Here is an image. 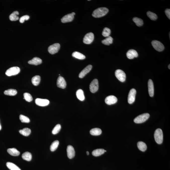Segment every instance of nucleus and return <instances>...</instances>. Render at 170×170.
Masks as SVG:
<instances>
[{
  "label": "nucleus",
  "mask_w": 170,
  "mask_h": 170,
  "mask_svg": "<svg viewBox=\"0 0 170 170\" xmlns=\"http://www.w3.org/2000/svg\"><path fill=\"white\" fill-rule=\"evenodd\" d=\"M136 93V90L134 89H132L130 90L128 96V102L129 103L131 104L134 102Z\"/></svg>",
  "instance_id": "obj_10"
},
{
  "label": "nucleus",
  "mask_w": 170,
  "mask_h": 170,
  "mask_svg": "<svg viewBox=\"0 0 170 170\" xmlns=\"http://www.w3.org/2000/svg\"><path fill=\"white\" fill-rule=\"evenodd\" d=\"M6 165L7 167L11 170H21L18 166L12 162H7Z\"/></svg>",
  "instance_id": "obj_30"
},
{
  "label": "nucleus",
  "mask_w": 170,
  "mask_h": 170,
  "mask_svg": "<svg viewBox=\"0 0 170 170\" xmlns=\"http://www.w3.org/2000/svg\"><path fill=\"white\" fill-rule=\"evenodd\" d=\"M148 92L150 96L153 97L154 95V87L153 81L152 79H150L148 80Z\"/></svg>",
  "instance_id": "obj_18"
},
{
  "label": "nucleus",
  "mask_w": 170,
  "mask_h": 170,
  "mask_svg": "<svg viewBox=\"0 0 170 170\" xmlns=\"http://www.w3.org/2000/svg\"><path fill=\"white\" fill-rule=\"evenodd\" d=\"M59 141L58 140L54 141L51 145L50 146L51 151L52 152H54V151H55L58 148V145H59Z\"/></svg>",
  "instance_id": "obj_34"
},
{
  "label": "nucleus",
  "mask_w": 170,
  "mask_h": 170,
  "mask_svg": "<svg viewBox=\"0 0 170 170\" xmlns=\"http://www.w3.org/2000/svg\"><path fill=\"white\" fill-rule=\"evenodd\" d=\"M94 38L93 33H88L84 36L83 39V42L85 44H90L92 43L94 40Z\"/></svg>",
  "instance_id": "obj_9"
},
{
  "label": "nucleus",
  "mask_w": 170,
  "mask_h": 170,
  "mask_svg": "<svg viewBox=\"0 0 170 170\" xmlns=\"http://www.w3.org/2000/svg\"><path fill=\"white\" fill-rule=\"evenodd\" d=\"M105 150L103 149H98L94 150L92 152V154L95 157H98L103 154L105 153Z\"/></svg>",
  "instance_id": "obj_22"
},
{
  "label": "nucleus",
  "mask_w": 170,
  "mask_h": 170,
  "mask_svg": "<svg viewBox=\"0 0 170 170\" xmlns=\"http://www.w3.org/2000/svg\"><path fill=\"white\" fill-rule=\"evenodd\" d=\"M4 93L6 95H10V96H14L17 95V91L15 89H10L5 90L4 91Z\"/></svg>",
  "instance_id": "obj_31"
},
{
  "label": "nucleus",
  "mask_w": 170,
  "mask_h": 170,
  "mask_svg": "<svg viewBox=\"0 0 170 170\" xmlns=\"http://www.w3.org/2000/svg\"><path fill=\"white\" fill-rule=\"evenodd\" d=\"M24 98L23 99H25L26 101L30 102L33 100V97L30 94L28 93H25L24 94Z\"/></svg>",
  "instance_id": "obj_37"
},
{
  "label": "nucleus",
  "mask_w": 170,
  "mask_h": 170,
  "mask_svg": "<svg viewBox=\"0 0 170 170\" xmlns=\"http://www.w3.org/2000/svg\"><path fill=\"white\" fill-rule=\"evenodd\" d=\"M61 128V126L60 125V124L57 125L53 129L52 131V133L53 135L56 134L60 131Z\"/></svg>",
  "instance_id": "obj_38"
},
{
  "label": "nucleus",
  "mask_w": 170,
  "mask_h": 170,
  "mask_svg": "<svg viewBox=\"0 0 170 170\" xmlns=\"http://www.w3.org/2000/svg\"><path fill=\"white\" fill-rule=\"evenodd\" d=\"M76 95L78 98L81 101H83L85 99L84 91L81 89H79L77 91Z\"/></svg>",
  "instance_id": "obj_21"
},
{
  "label": "nucleus",
  "mask_w": 170,
  "mask_h": 170,
  "mask_svg": "<svg viewBox=\"0 0 170 170\" xmlns=\"http://www.w3.org/2000/svg\"><path fill=\"white\" fill-rule=\"evenodd\" d=\"M117 98L114 95H110L107 97L105 99V102L106 104L109 105H111L115 104L117 102Z\"/></svg>",
  "instance_id": "obj_13"
},
{
  "label": "nucleus",
  "mask_w": 170,
  "mask_h": 170,
  "mask_svg": "<svg viewBox=\"0 0 170 170\" xmlns=\"http://www.w3.org/2000/svg\"><path fill=\"white\" fill-rule=\"evenodd\" d=\"M111 33V31L109 28H105L103 30L102 33V35L104 37L109 36Z\"/></svg>",
  "instance_id": "obj_36"
},
{
  "label": "nucleus",
  "mask_w": 170,
  "mask_h": 170,
  "mask_svg": "<svg viewBox=\"0 0 170 170\" xmlns=\"http://www.w3.org/2000/svg\"><path fill=\"white\" fill-rule=\"evenodd\" d=\"M67 152L68 157L70 159L74 158L75 155V151L74 147L71 145H69L67 148Z\"/></svg>",
  "instance_id": "obj_16"
},
{
  "label": "nucleus",
  "mask_w": 170,
  "mask_h": 170,
  "mask_svg": "<svg viewBox=\"0 0 170 170\" xmlns=\"http://www.w3.org/2000/svg\"><path fill=\"white\" fill-rule=\"evenodd\" d=\"M60 48V44L59 43H55L49 46L48 48V52L50 54H55L58 52Z\"/></svg>",
  "instance_id": "obj_7"
},
{
  "label": "nucleus",
  "mask_w": 170,
  "mask_h": 170,
  "mask_svg": "<svg viewBox=\"0 0 170 170\" xmlns=\"http://www.w3.org/2000/svg\"><path fill=\"white\" fill-rule=\"evenodd\" d=\"M2 129V126H1V124H0V131Z\"/></svg>",
  "instance_id": "obj_43"
},
{
  "label": "nucleus",
  "mask_w": 170,
  "mask_h": 170,
  "mask_svg": "<svg viewBox=\"0 0 170 170\" xmlns=\"http://www.w3.org/2000/svg\"><path fill=\"white\" fill-rule=\"evenodd\" d=\"M147 15L148 17L152 20H156L157 18V15L150 11H148L147 12Z\"/></svg>",
  "instance_id": "obj_35"
},
{
  "label": "nucleus",
  "mask_w": 170,
  "mask_h": 170,
  "mask_svg": "<svg viewBox=\"0 0 170 170\" xmlns=\"http://www.w3.org/2000/svg\"><path fill=\"white\" fill-rule=\"evenodd\" d=\"M35 102L37 105L40 106H47L49 103V101L47 99L37 98L36 99Z\"/></svg>",
  "instance_id": "obj_14"
},
{
  "label": "nucleus",
  "mask_w": 170,
  "mask_h": 170,
  "mask_svg": "<svg viewBox=\"0 0 170 170\" xmlns=\"http://www.w3.org/2000/svg\"><path fill=\"white\" fill-rule=\"evenodd\" d=\"M154 137L155 141L157 144H162L163 140V133L162 130L160 129H157L155 131Z\"/></svg>",
  "instance_id": "obj_2"
},
{
  "label": "nucleus",
  "mask_w": 170,
  "mask_h": 170,
  "mask_svg": "<svg viewBox=\"0 0 170 170\" xmlns=\"http://www.w3.org/2000/svg\"><path fill=\"white\" fill-rule=\"evenodd\" d=\"M20 69L17 67H12L8 69L6 72V74L8 76L17 75L20 73Z\"/></svg>",
  "instance_id": "obj_4"
},
{
  "label": "nucleus",
  "mask_w": 170,
  "mask_h": 170,
  "mask_svg": "<svg viewBox=\"0 0 170 170\" xmlns=\"http://www.w3.org/2000/svg\"><path fill=\"white\" fill-rule=\"evenodd\" d=\"M57 85L58 87L62 89L66 87V81L63 77L60 76L58 77L57 81Z\"/></svg>",
  "instance_id": "obj_12"
},
{
  "label": "nucleus",
  "mask_w": 170,
  "mask_h": 170,
  "mask_svg": "<svg viewBox=\"0 0 170 170\" xmlns=\"http://www.w3.org/2000/svg\"><path fill=\"white\" fill-rule=\"evenodd\" d=\"M137 146L139 149L142 152H144L147 149V146L146 144L142 141L138 142Z\"/></svg>",
  "instance_id": "obj_23"
},
{
  "label": "nucleus",
  "mask_w": 170,
  "mask_h": 170,
  "mask_svg": "<svg viewBox=\"0 0 170 170\" xmlns=\"http://www.w3.org/2000/svg\"><path fill=\"white\" fill-rule=\"evenodd\" d=\"M20 133L23 135V136H29L31 133V130L30 129L26 128L20 130L19 131Z\"/></svg>",
  "instance_id": "obj_27"
},
{
  "label": "nucleus",
  "mask_w": 170,
  "mask_h": 170,
  "mask_svg": "<svg viewBox=\"0 0 170 170\" xmlns=\"http://www.w3.org/2000/svg\"><path fill=\"white\" fill-rule=\"evenodd\" d=\"M170 64H169V65L168 66V68L169 69H170Z\"/></svg>",
  "instance_id": "obj_44"
},
{
  "label": "nucleus",
  "mask_w": 170,
  "mask_h": 170,
  "mask_svg": "<svg viewBox=\"0 0 170 170\" xmlns=\"http://www.w3.org/2000/svg\"><path fill=\"white\" fill-rule=\"evenodd\" d=\"M127 58L130 59H134L135 58H137L138 54L137 52L133 49H131L128 51L126 53Z\"/></svg>",
  "instance_id": "obj_15"
},
{
  "label": "nucleus",
  "mask_w": 170,
  "mask_h": 170,
  "mask_svg": "<svg viewBox=\"0 0 170 170\" xmlns=\"http://www.w3.org/2000/svg\"><path fill=\"white\" fill-rule=\"evenodd\" d=\"M99 88L98 81L97 79H95L92 81L90 85V91L92 93H95L97 91Z\"/></svg>",
  "instance_id": "obj_8"
},
{
  "label": "nucleus",
  "mask_w": 170,
  "mask_h": 170,
  "mask_svg": "<svg viewBox=\"0 0 170 170\" xmlns=\"http://www.w3.org/2000/svg\"><path fill=\"white\" fill-rule=\"evenodd\" d=\"M150 117L149 114L145 113L140 115L135 118L134 122L136 123L140 124L145 122Z\"/></svg>",
  "instance_id": "obj_3"
},
{
  "label": "nucleus",
  "mask_w": 170,
  "mask_h": 170,
  "mask_svg": "<svg viewBox=\"0 0 170 170\" xmlns=\"http://www.w3.org/2000/svg\"><path fill=\"white\" fill-rule=\"evenodd\" d=\"M152 44L153 47L157 51H162L164 49V46L159 41L156 40L152 41Z\"/></svg>",
  "instance_id": "obj_6"
},
{
  "label": "nucleus",
  "mask_w": 170,
  "mask_h": 170,
  "mask_svg": "<svg viewBox=\"0 0 170 170\" xmlns=\"http://www.w3.org/2000/svg\"><path fill=\"white\" fill-rule=\"evenodd\" d=\"M42 63V60L37 57H35L28 62V63L29 64L34 65H40Z\"/></svg>",
  "instance_id": "obj_19"
},
{
  "label": "nucleus",
  "mask_w": 170,
  "mask_h": 170,
  "mask_svg": "<svg viewBox=\"0 0 170 170\" xmlns=\"http://www.w3.org/2000/svg\"><path fill=\"white\" fill-rule=\"evenodd\" d=\"M92 68V66L91 65H88L81 72L79 75V78H84L88 73L91 70Z\"/></svg>",
  "instance_id": "obj_17"
},
{
  "label": "nucleus",
  "mask_w": 170,
  "mask_h": 170,
  "mask_svg": "<svg viewBox=\"0 0 170 170\" xmlns=\"http://www.w3.org/2000/svg\"><path fill=\"white\" fill-rule=\"evenodd\" d=\"M105 152H106V150H105Z\"/></svg>",
  "instance_id": "obj_45"
},
{
  "label": "nucleus",
  "mask_w": 170,
  "mask_h": 170,
  "mask_svg": "<svg viewBox=\"0 0 170 170\" xmlns=\"http://www.w3.org/2000/svg\"><path fill=\"white\" fill-rule=\"evenodd\" d=\"M165 13L166 16H167V17H168V18L169 19H170V9H166L165 10Z\"/></svg>",
  "instance_id": "obj_41"
},
{
  "label": "nucleus",
  "mask_w": 170,
  "mask_h": 170,
  "mask_svg": "<svg viewBox=\"0 0 170 170\" xmlns=\"http://www.w3.org/2000/svg\"><path fill=\"white\" fill-rule=\"evenodd\" d=\"M20 119L22 123H29L30 120L29 118L23 115H20Z\"/></svg>",
  "instance_id": "obj_39"
},
{
  "label": "nucleus",
  "mask_w": 170,
  "mask_h": 170,
  "mask_svg": "<svg viewBox=\"0 0 170 170\" xmlns=\"http://www.w3.org/2000/svg\"><path fill=\"white\" fill-rule=\"evenodd\" d=\"M22 158L25 160L30 161L32 160L31 154L29 152H26L23 153L22 155Z\"/></svg>",
  "instance_id": "obj_28"
},
{
  "label": "nucleus",
  "mask_w": 170,
  "mask_h": 170,
  "mask_svg": "<svg viewBox=\"0 0 170 170\" xmlns=\"http://www.w3.org/2000/svg\"><path fill=\"white\" fill-rule=\"evenodd\" d=\"M115 75L116 77L120 82H123L126 80V74L122 70L120 69L116 70L115 72Z\"/></svg>",
  "instance_id": "obj_5"
},
{
  "label": "nucleus",
  "mask_w": 170,
  "mask_h": 170,
  "mask_svg": "<svg viewBox=\"0 0 170 170\" xmlns=\"http://www.w3.org/2000/svg\"><path fill=\"white\" fill-rule=\"evenodd\" d=\"M90 134L93 136H97L100 135L102 133L101 130L98 128H95L90 130Z\"/></svg>",
  "instance_id": "obj_25"
},
{
  "label": "nucleus",
  "mask_w": 170,
  "mask_h": 170,
  "mask_svg": "<svg viewBox=\"0 0 170 170\" xmlns=\"http://www.w3.org/2000/svg\"><path fill=\"white\" fill-rule=\"evenodd\" d=\"M30 17L28 15H25L21 17L19 21L20 23H23L25 21L28 20L29 19Z\"/></svg>",
  "instance_id": "obj_40"
},
{
  "label": "nucleus",
  "mask_w": 170,
  "mask_h": 170,
  "mask_svg": "<svg viewBox=\"0 0 170 170\" xmlns=\"http://www.w3.org/2000/svg\"><path fill=\"white\" fill-rule=\"evenodd\" d=\"M19 14L18 11H15L11 14L9 17L10 20L12 21H15L18 20L19 19L18 15Z\"/></svg>",
  "instance_id": "obj_26"
},
{
  "label": "nucleus",
  "mask_w": 170,
  "mask_h": 170,
  "mask_svg": "<svg viewBox=\"0 0 170 170\" xmlns=\"http://www.w3.org/2000/svg\"><path fill=\"white\" fill-rule=\"evenodd\" d=\"M109 10L105 7L97 9L93 12L92 16L95 18H100L105 16L108 13Z\"/></svg>",
  "instance_id": "obj_1"
},
{
  "label": "nucleus",
  "mask_w": 170,
  "mask_h": 170,
  "mask_svg": "<svg viewBox=\"0 0 170 170\" xmlns=\"http://www.w3.org/2000/svg\"><path fill=\"white\" fill-rule=\"evenodd\" d=\"M72 55L74 58L79 60H83L85 58V55L78 52H74L73 53Z\"/></svg>",
  "instance_id": "obj_29"
},
{
  "label": "nucleus",
  "mask_w": 170,
  "mask_h": 170,
  "mask_svg": "<svg viewBox=\"0 0 170 170\" xmlns=\"http://www.w3.org/2000/svg\"><path fill=\"white\" fill-rule=\"evenodd\" d=\"M75 15V13H72L66 15L63 17L61 19L62 23H65L71 22L74 19V16Z\"/></svg>",
  "instance_id": "obj_11"
},
{
  "label": "nucleus",
  "mask_w": 170,
  "mask_h": 170,
  "mask_svg": "<svg viewBox=\"0 0 170 170\" xmlns=\"http://www.w3.org/2000/svg\"><path fill=\"white\" fill-rule=\"evenodd\" d=\"M133 20L137 26L141 27L143 24V21L141 19L135 17L133 18Z\"/></svg>",
  "instance_id": "obj_33"
},
{
  "label": "nucleus",
  "mask_w": 170,
  "mask_h": 170,
  "mask_svg": "<svg viewBox=\"0 0 170 170\" xmlns=\"http://www.w3.org/2000/svg\"><path fill=\"white\" fill-rule=\"evenodd\" d=\"M40 77L39 76H35L32 78V84L34 86H38L40 82Z\"/></svg>",
  "instance_id": "obj_24"
},
{
  "label": "nucleus",
  "mask_w": 170,
  "mask_h": 170,
  "mask_svg": "<svg viewBox=\"0 0 170 170\" xmlns=\"http://www.w3.org/2000/svg\"><path fill=\"white\" fill-rule=\"evenodd\" d=\"M7 151L10 155L12 156H17L20 154L19 151L15 148H9Z\"/></svg>",
  "instance_id": "obj_20"
},
{
  "label": "nucleus",
  "mask_w": 170,
  "mask_h": 170,
  "mask_svg": "<svg viewBox=\"0 0 170 170\" xmlns=\"http://www.w3.org/2000/svg\"><path fill=\"white\" fill-rule=\"evenodd\" d=\"M113 38L111 36L108 37L102 41V43L105 45H108L110 44H112L113 43Z\"/></svg>",
  "instance_id": "obj_32"
},
{
  "label": "nucleus",
  "mask_w": 170,
  "mask_h": 170,
  "mask_svg": "<svg viewBox=\"0 0 170 170\" xmlns=\"http://www.w3.org/2000/svg\"><path fill=\"white\" fill-rule=\"evenodd\" d=\"M86 153H87V155H89V152H88V151H87V152H86Z\"/></svg>",
  "instance_id": "obj_42"
}]
</instances>
